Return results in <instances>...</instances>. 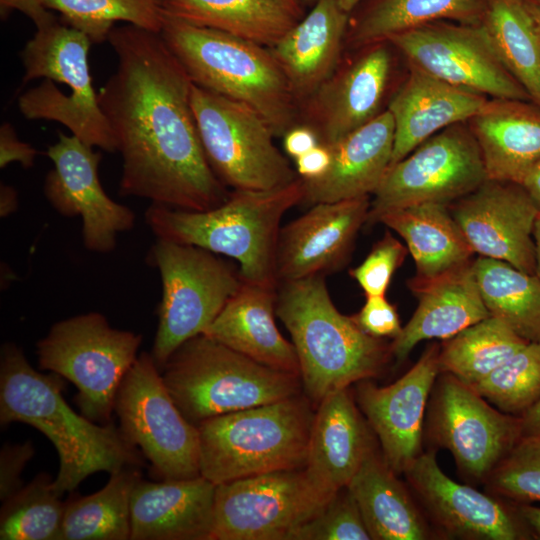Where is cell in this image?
I'll list each match as a JSON object with an SVG mask.
<instances>
[{
    "instance_id": "obj_4",
    "label": "cell",
    "mask_w": 540,
    "mask_h": 540,
    "mask_svg": "<svg viewBox=\"0 0 540 540\" xmlns=\"http://www.w3.org/2000/svg\"><path fill=\"white\" fill-rule=\"evenodd\" d=\"M304 182L269 190H233L204 211L151 204L145 220L157 239L197 246L236 260L243 281L278 287L275 255L283 215L303 202Z\"/></svg>"
},
{
    "instance_id": "obj_22",
    "label": "cell",
    "mask_w": 540,
    "mask_h": 540,
    "mask_svg": "<svg viewBox=\"0 0 540 540\" xmlns=\"http://www.w3.org/2000/svg\"><path fill=\"white\" fill-rule=\"evenodd\" d=\"M370 205V196L316 203L282 227L275 255L277 283L325 275L341 267L367 222Z\"/></svg>"
},
{
    "instance_id": "obj_7",
    "label": "cell",
    "mask_w": 540,
    "mask_h": 540,
    "mask_svg": "<svg viewBox=\"0 0 540 540\" xmlns=\"http://www.w3.org/2000/svg\"><path fill=\"white\" fill-rule=\"evenodd\" d=\"M313 418L299 394L202 421L200 475L218 485L303 467Z\"/></svg>"
},
{
    "instance_id": "obj_10",
    "label": "cell",
    "mask_w": 540,
    "mask_h": 540,
    "mask_svg": "<svg viewBox=\"0 0 540 540\" xmlns=\"http://www.w3.org/2000/svg\"><path fill=\"white\" fill-rule=\"evenodd\" d=\"M140 334L113 328L106 317L89 312L55 323L38 341L39 367L66 378L78 389L81 413L108 423L119 386L137 359Z\"/></svg>"
},
{
    "instance_id": "obj_41",
    "label": "cell",
    "mask_w": 540,
    "mask_h": 540,
    "mask_svg": "<svg viewBox=\"0 0 540 540\" xmlns=\"http://www.w3.org/2000/svg\"><path fill=\"white\" fill-rule=\"evenodd\" d=\"M471 387L498 410L522 417L540 402V343H527Z\"/></svg>"
},
{
    "instance_id": "obj_52",
    "label": "cell",
    "mask_w": 540,
    "mask_h": 540,
    "mask_svg": "<svg viewBox=\"0 0 540 540\" xmlns=\"http://www.w3.org/2000/svg\"><path fill=\"white\" fill-rule=\"evenodd\" d=\"M517 508L535 539H540V507L530 504H517Z\"/></svg>"
},
{
    "instance_id": "obj_27",
    "label": "cell",
    "mask_w": 540,
    "mask_h": 540,
    "mask_svg": "<svg viewBox=\"0 0 540 540\" xmlns=\"http://www.w3.org/2000/svg\"><path fill=\"white\" fill-rule=\"evenodd\" d=\"M349 19L337 0H318L270 47L299 107L340 64Z\"/></svg>"
},
{
    "instance_id": "obj_16",
    "label": "cell",
    "mask_w": 540,
    "mask_h": 540,
    "mask_svg": "<svg viewBox=\"0 0 540 540\" xmlns=\"http://www.w3.org/2000/svg\"><path fill=\"white\" fill-rule=\"evenodd\" d=\"M408 64L489 99L530 101L498 56L481 23L440 20L387 40Z\"/></svg>"
},
{
    "instance_id": "obj_26",
    "label": "cell",
    "mask_w": 540,
    "mask_h": 540,
    "mask_svg": "<svg viewBox=\"0 0 540 540\" xmlns=\"http://www.w3.org/2000/svg\"><path fill=\"white\" fill-rule=\"evenodd\" d=\"M407 77L387 105L394 121L391 165L432 135L468 122L489 98L456 87L408 64Z\"/></svg>"
},
{
    "instance_id": "obj_54",
    "label": "cell",
    "mask_w": 540,
    "mask_h": 540,
    "mask_svg": "<svg viewBox=\"0 0 540 540\" xmlns=\"http://www.w3.org/2000/svg\"><path fill=\"white\" fill-rule=\"evenodd\" d=\"M17 194L8 185H1L0 189V215L6 217L12 214L17 208Z\"/></svg>"
},
{
    "instance_id": "obj_1",
    "label": "cell",
    "mask_w": 540,
    "mask_h": 540,
    "mask_svg": "<svg viewBox=\"0 0 540 540\" xmlns=\"http://www.w3.org/2000/svg\"><path fill=\"white\" fill-rule=\"evenodd\" d=\"M107 40L118 64L97 96L122 157L120 194L190 211L223 203L230 192L206 158L193 82L161 34L128 24Z\"/></svg>"
},
{
    "instance_id": "obj_45",
    "label": "cell",
    "mask_w": 540,
    "mask_h": 540,
    "mask_svg": "<svg viewBox=\"0 0 540 540\" xmlns=\"http://www.w3.org/2000/svg\"><path fill=\"white\" fill-rule=\"evenodd\" d=\"M352 317L363 331L376 338L395 339L403 328L396 308L385 295L366 296L364 305Z\"/></svg>"
},
{
    "instance_id": "obj_32",
    "label": "cell",
    "mask_w": 540,
    "mask_h": 540,
    "mask_svg": "<svg viewBox=\"0 0 540 540\" xmlns=\"http://www.w3.org/2000/svg\"><path fill=\"white\" fill-rule=\"evenodd\" d=\"M164 15L274 46L304 17L297 0H163Z\"/></svg>"
},
{
    "instance_id": "obj_50",
    "label": "cell",
    "mask_w": 540,
    "mask_h": 540,
    "mask_svg": "<svg viewBox=\"0 0 540 540\" xmlns=\"http://www.w3.org/2000/svg\"><path fill=\"white\" fill-rule=\"evenodd\" d=\"M1 14L4 15L10 10H18L29 17L36 28L45 27L57 19L44 6L43 0H0Z\"/></svg>"
},
{
    "instance_id": "obj_8",
    "label": "cell",
    "mask_w": 540,
    "mask_h": 540,
    "mask_svg": "<svg viewBox=\"0 0 540 540\" xmlns=\"http://www.w3.org/2000/svg\"><path fill=\"white\" fill-rule=\"evenodd\" d=\"M91 40L57 20L38 28L21 53L23 84L45 80L18 99L27 119L57 121L91 147L116 151L115 141L99 106L88 65Z\"/></svg>"
},
{
    "instance_id": "obj_23",
    "label": "cell",
    "mask_w": 540,
    "mask_h": 540,
    "mask_svg": "<svg viewBox=\"0 0 540 540\" xmlns=\"http://www.w3.org/2000/svg\"><path fill=\"white\" fill-rule=\"evenodd\" d=\"M373 449L366 423L348 388L340 389L318 403L303 470L313 488L329 501L347 487Z\"/></svg>"
},
{
    "instance_id": "obj_42",
    "label": "cell",
    "mask_w": 540,
    "mask_h": 540,
    "mask_svg": "<svg viewBox=\"0 0 540 540\" xmlns=\"http://www.w3.org/2000/svg\"><path fill=\"white\" fill-rule=\"evenodd\" d=\"M489 493L515 504L540 501V435H525L485 480Z\"/></svg>"
},
{
    "instance_id": "obj_44",
    "label": "cell",
    "mask_w": 540,
    "mask_h": 540,
    "mask_svg": "<svg viewBox=\"0 0 540 540\" xmlns=\"http://www.w3.org/2000/svg\"><path fill=\"white\" fill-rule=\"evenodd\" d=\"M406 254L407 247L386 232L362 263L349 272L350 276L366 296L385 295L394 272L403 263Z\"/></svg>"
},
{
    "instance_id": "obj_24",
    "label": "cell",
    "mask_w": 540,
    "mask_h": 540,
    "mask_svg": "<svg viewBox=\"0 0 540 540\" xmlns=\"http://www.w3.org/2000/svg\"><path fill=\"white\" fill-rule=\"evenodd\" d=\"M408 287L418 306L401 333L390 344L397 364L428 339H449L490 317L473 268V260L432 278L413 277Z\"/></svg>"
},
{
    "instance_id": "obj_19",
    "label": "cell",
    "mask_w": 540,
    "mask_h": 540,
    "mask_svg": "<svg viewBox=\"0 0 540 540\" xmlns=\"http://www.w3.org/2000/svg\"><path fill=\"white\" fill-rule=\"evenodd\" d=\"M392 44L360 48L299 107V123L311 127L320 143L332 145L384 110L394 68Z\"/></svg>"
},
{
    "instance_id": "obj_49",
    "label": "cell",
    "mask_w": 540,
    "mask_h": 540,
    "mask_svg": "<svg viewBox=\"0 0 540 540\" xmlns=\"http://www.w3.org/2000/svg\"><path fill=\"white\" fill-rule=\"evenodd\" d=\"M282 137L286 154L294 160L320 144L316 132L303 123L294 125Z\"/></svg>"
},
{
    "instance_id": "obj_53",
    "label": "cell",
    "mask_w": 540,
    "mask_h": 540,
    "mask_svg": "<svg viewBox=\"0 0 540 540\" xmlns=\"http://www.w3.org/2000/svg\"><path fill=\"white\" fill-rule=\"evenodd\" d=\"M540 435V402L522 416V436Z\"/></svg>"
},
{
    "instance_id": "obj_13",
    "label": "cell",
    "mask_w": 540,
    "mask_h": 540,
    "mask_svg": "<svg viewBox=\"0 0 540 540\" xmlns=\"http://www.w3.org/2000/svg\"><path fill=\"white\" fill-rule=\"evenodd\" d=\"M486 180L481 151L468 123L451 125L389 167L373 193L366 224L413 204L449 205Z\"/></svg>"
},
{
    "instance_id": "obj_29",
    "label": "cell",
    "mask_w": 540,
    "mask_h": 540,
    "mask_svg": "<svg viewBox=\"0 0 540 540\" xmlns=\"http://www.w3.org/2000/svg\"><path fill=\"white\" fill-rule=\"evenodd\" d=\"M277 288L242 281L203 334L276 370L300 377L293 344L278 330Z\"/></svg>"
},
{
    "instance_id": "obj_43",
    "label": "cell",
    "mask_w": 540,
    "mask_h": 540,
    "mask_svg": "<svg viewBox=\"0 0 540 540\" xmlns=\"http://www.w3.org/2000/svg\"><path fill=\"white\" fill-rule=\"evenodd\" d=\"M359 507L345 487L292 534L290 540H370Z\"/></svg>"
},
{
    "instance_id": "obj_57",
    "label": "cell",
    "mask_w": 540,
    "mask_h": 540,
    "mask_svg": "<svg viewBox=\"0 0 540 540\" xmlns=\"http://www.w3.org/2000/svg\"><path fill=\"white\" fill-rule=\"evenodd\" d=\"M339 5L348 13H351L362 0H337Z\"/></svg>"
},
{
    "instance_id": "obj_20",
    "label": "cell",
    "mask_w": 540,
    "mask_h": 540,
    "mask_svg": "<svg viewBox=\"0 0 540 540\" xmlns=\"http://www.w3.org/2000/svg\"><path fill=\"white\" fill-rule=\"evenodd\" d=\"M448 207L474 253L535 274L539 209L522 185L487 179Z\"/></svg>"
},
{
    "instance_id": "obj_40",
    "label": "cell",
    "mask_w": 540,
    "mask_h": 540,
    "mask_svg": "<svg viewBox=\"0 0 540 540\" xmlns=\"http://www.w3.org/2000/svg\"><path fill=\"white\" fill-rule=\"evenodd\" d=\"M43 4L60 12L63 23L83 32L92 44L107 40L117 21L155 33L164 23L159 0H43Z\"/></svg>"
},
{
    "instance_id": "obj_31",
    "label": "cell",
    "mask_w": 540,
    "mask_h": 540,
    "mask_svg": "<svg viewBox=\"0 0 540 540\" xmlns=\"http://www.w3.org/2000/svg\"><path fill=\"white\" fill-rule=\"evenodd\" d=\"M346 488L359 507L371 539L432 538L433 533L415 499L374 449Z\"/></svg>"
},
{
    "instance_id": "obj_38",
    "label": "cell",
    "mask_w": 540,
    "mask_h": 540,
    "mask_svg": "<svg viewBox=\"0 0 540 540\" xmlns=\"http://www.w3.org/2000/svg\"><path fill=\"white\" fill-rule=\"evenodd\" d=\"M527 343L502 321L490 316L447 339L439 350V370L473 386Z\"/></svg>"
},
{
    "instance_id": "obj_30",
    "label": "cell",
    "mask_w": 540,
    "mask_h": 540,
    "mask_svg": "<svg viewBox=\"0 0 540 540\" xmlns=\"http://www.w3.org/2000/svg\"><path fill=\"white\" fill-rule=\"evenodd\" d=\"M467 123L487 179L521 185L540 160V107L530 101L488 99Z\"/></svg>"
},
{
    "instance_id": "obj_2",
    "label": "cell",
    "mask_w": 540,
    "mask_h": 540,
    "mask_svg": "<svg viewBox=\"0 0 540 540\" xmlns=\"http://www.w3.org/2000/svg\"><path fill=\"white\" fill-rule=\"evenodd\" d=\"M58 375H44L14 343H5L0 359V424L21 422L41 431L59 456L52 484L63 495L89 475L140 467L143 460L111 421L103 425L77 414L62 396Z\"/></svg>"
},
{
    "instance_id": "obj_36",
    "label": "cell",
    "mask_w": 540,
    "mask_h": 540,
    "mask_svg": "<svg viewBox=\"0 0 540 540\" xmlns=\"http://www.w3.org/2000/svg\"><path fill=\"white\" fill-rule=\"evenodd\" d=\"M473 268L490 315L527 342L540 343V278L482 256Z\"/></svg>"
},
{
    "instance_id": "obj_48",
    "label": "cell",
    "mask_w": 540,
    "mask_h": 540,
    "mask_svg": "<svg viewBox=\"0 0 540 540\" xmlns=\"http://www.w3.org/2000/svg\"><path fill=\"white\" fill-rule=\"evenodd\" d=\"M332 161L328 145L318 144L316 147L295 159V170L304 180L321 178L328 171Z\"/></svg>"
},
{
    "instance_id": "obj_25",
    "label": "cell",
    "mask_w": 540,
    "mask_h": 540,
    "mask_svg": "<svg viewBox=\"0 0 540 540\" xmlns=\"http://www.w3.org/2000/svg\"><path fill=\"white\" fill-rule=\"evenodd\" d=\"M216 485L189 479L140 480L131 496V540H210Z\"/></svg>"
},
{
    "instance_id": "obj_14",
    "label": "cell",
    "mask_w": 540,
    "mask_h": 540,
    "mask_svg": "<svg viewBox=\"0 0 540 540\" xmlns=\"http://www.w3.org/2000/svg\"><path fill=\"white\" fill-rule=\"evenodd\" d=\"M327 502L303 469L221 483L215 489L210 540H290Z\"/></svg>"
},
{
    "instance_id": "obj_37",
    "label": "cell",
    "mask_w": 540,
    "mask_h": 540,
    "mask_svg": "<svg viewBox=\"0 0 540 540\" xmlns=\"http://www.w3.org/2000/svg\"><path fill=\"white\" fill-rule=\"evenodd\" d=\"M140 480L139 467L123 468L101 490L67 502L58 540L130 539L131 496Z\"/></svg>"
},
{
    "instance_id": "obj_33",
    "label": "cell",
    "mask_w": 540,
    "mask_h": 540,
    "mask_svg": "<svg viewBox=\"0 0 540 540\" xmlns=\"http://www.w3.org/2000/svg\"><path fill=\"white\" fill-rule=\"evenodd\" d=\"M406 242L416 277L432 278L470 262L473 250L448 205L424 202L384 213L380 219Z\"/></svg>"
},
{
    "instance_id": "obj_56",
    "label": "cell",
    "mask_w": 540,
    "mask_h": 540,
    "mask_svg": "<svg viewBox=\"0 0 540 540\" xmlns=\"http://www.w3.org/2000/svg\"><path fill=\"white\" fill-rule=\"evenodd\" d=\"M525 4L540 33V0H525Z\"/></svg>"
},
{
    "instance_id": "obj_18",
    "label": "cell",
    "mask_w": 540,
    "mask_h": 540,
    "mask_svg": "<svg viewBox=\"0 0 540 540\" xmlns=\"http://www.w3.org/2000/svg\"><path fill=\"white\" fill-rule=\"evenodd\" d=\"M425 517L446 536L468 540H530L517 504L449 478L436 451L423 452L404 473Z\"/></svg>"
},
{
    "instance_id": "obj_46",
    "label": "cell",
    "mask_w": 540,
    "mask_h": 540,
    "mask_svg": "<svg viewBox=\"0 0 540 540\" xmlns=\"http://www.w3.org/2000/svg\"><path fill=\"white\" fill-rule=\"evenodd\" d=\"M31 441L22 444H6L0 452V499L6 500L23 485L21 474L34 455Z\"/></svg>"
},
{
    "instance_id": "obj_47",
    "label": "cell",
    "mask_w": 540,
    "mask_h": 540,
    "mask_svg": "<svg viewBox=\"0 0 540 540\" xmlns=\"http://www.w3.org/2000/svg\"><path fill=\"white\" fill-rule=\"evenodd\" d=\"M37 150L18 139L13 126L3 123L0 128V167L11 162H19L24 168L33 166Z\"/></svg>"
},
{
    "instance_id": "obj_12",
    "label": "cell",
    "mask_w": 540,
    "mask_h": 540,
    "mask_svg": "<svg viewBox=\"0 0 540 540\" xmlns=\"http://www.w3.org/2000/svg\"><path fill=\"white\" fill-rule=\"evenodd\" d=\"M120 429L163 480L200 475L198 427L178 409L151 353H141L114 400Z\"/></svg>"
},
{
    "instance_id": "obj_51",
    "label": "cell",
    "mask_w": 540,
    "mask_h": 540,
    "mask_svg": "<svg viewBox=\"0 0 540 540\" xmlns=\"http://www.w3.org/2000/svg\"><path fill=\"white\" fill-rule=\"evenodd\" d=\"M521 185L540 211V160L529 170Z\"/></svg>"
},
{
    "instance_id": "obj_15",
    "label": "cell",
    "mask_w": 540,
    "mask_h": 540,
    "mask_svg": "<svg viewBox=\"0 0 540 540\" xmlns=\"http://www.w3.org/2000/svg\"><path fill=\"white\" fill-rule=\"evenodd\" d=\"M433 388L426 434L452 454L460 471L485 482L522 437V417L493 408L471 386L440 373Z\"/></svg>"
},
{
    "instance_id": "obj_3",
    "label": "cell",
    "mask_w": 540,
    "mask_h": 540,
    "mask_svg": "<svg viewBox=\"0 0 540 540\" xmlns=\"http://www.w3.org/2000/svg\"><path fill=\"white\" fill-rule=\"evenodd\" d=\"M275 312L291 335L307 396L327 395L375 377L392 356L390 345L341 314L324 275L278 284Z\"/></svg>"
},
{
    "instance_id": "obj_21",
    "label": "cell",
    "mask_w": 540,
    "mask_h": 540,
    "mask_svg": "<svg viewBox=\"0 0 540 540\" xmlns=\"http://www.w3.org/2000/svg\"><path fill=\"white\" fill-rule=\"evenodd\" d=\"M439 346L427 347L416 364L394 383L379 387L358 382L356 399L378 437L382 456L404 474L423 453V420L433 385L440 374Z\"/></svg>"
},
{
    "instance_id": "obj_9",
    "label": "cell",
    "mask_w": 540,
    "mask_h": 540,
    "mask_svg": "<svg viewBox=\"0 0 540 540\" xmlns=\"http://www.w3.org/2000/svg\"><path fill=\"white\" fill-rule=\"evenodd\" d=\"M147 261L162 283L151 352L160 370L183 343L205 332L243 280L220 255L193 245L157 239Z\"/></svg>"
},
{
    "instance_id": "obj_35",
    "label": "cell",
    "mask_w": 540,
    "mask_h": 540,
    "mask_svg": "<svg viewBox=\"0 0 540 540\" xmlns=\"http://www.w3.org/2000/svg\"><path fill=\"white\" fill-rule=\"evenodd\" d=\"M480 23L506 69L540 107V33L525 0H486Z\"/></svg>"
},
{
    "instance_id": "obj_58",
    "label": "cell",
    "mask_w": 540,
    "mask_h": 540,
    "mask_svg": "<svg viewBox=\"0 0 540 540\" xmlns=\"http://www.w3.org/2000/svg\"><path fill=\"white\" fill-rule=\"evenodd\" d=\"M303 7H312L318 0H297Z\"/></svg>"
},
{
    "instance_id": "obj_39",
    "label": "cell",
    "mask_w": 540,
    "mask_h": 540,
    "mask_svg": "<svg viewBox=\"0 0 540 540\" xmlns=\"http://www.w3.org/2000/svg\"><path fill=\"white\" fill-rule=\"evenodd\" d=\"M46 473L2 501L1 540H58L66 503Z\"/></svg>"
},
{
    "instance_id": "obj_55",
    "label": "cell",
    "mask_w": 540,
    "mask_h": 540,
    "mask_svg": "<svg viewBox=\"0 0 540 540\" xmlns=\"http://www.w3.org/2000/svg\"><path fill=\"white\" fill-rule=\"evenodd\" d=\"M533 240L535 245V274L540 278V211L535 219L533 227Z\"/></svg>"
},
{
    "instance_id": "obj_34",
    "label": "cell",
    "mask_w": 540,
    "mask_h": 540,
    "mask_svg": "<svg viewBox=\"0 0 540 540\" xmlns=\"http://www.w3.org/2000/svg\"><path fill=\"white\" fill-rule=\"evenodd\" d=\"M486 0H367L350 16L345 46L358 50L434 21L481 22Z\"/></svg>"
},
{
    "instance_id": "obj_6",
    "label": "cell",
    "mask_w": 540,
    "mask_h": 540,
    "mask_svg": "<svg viewBox=\"0 0 540 540\" xmlns=\"http://www.w3.org/2000/svg\"><path fill=\"white\" fill-rule=\"evenodd\" d=\"M163 382L192 424L300 394L299 376L276 370L205 335L183 343L160 369Z\"/></svg>"
},
{
    "instance_id": "obj_17",
    "label": "cell",
    "mask_w": 540,
    "mask_h": 540,
    "mask_svg": "<svg viewBox=\"0 0 540 540\" xmlns=\"http://www.w3.org/2000/svg\"><path fill=\"white\" fill-rule=\"evenodd\" d=\"M47 155L54 165L44 180L48 202L63 216L81 218L86 249L114 250L117 236L134 227L135 214L104 191L98 176L101 154L78 137L58 132Z\"/></svg>"
},
{
    "instance_id": "obj_11",
    "label": "cell",
    "mask_w": 540,
    "mask_h": 540,
    "mask_svg": "<svg viewBox=\"0 0 540 540\" xmlns=\"http://www.w3.org/2000/svg\"><path fill=\"white\" fill-rule=\"evenodd\" d=\"M191 105L206 158L225 186L269 190L299 177L257 111L194 83Z\"/></svg>"
},
{
    "instance_id": "obj_5",
    "label": "cell",
    "mask_w": 540,
    "mask_h": 540,
    "mask_svg": "<svg viewBox=\"0 0 540 540\" xmlns=\"http://www.w3.org/2000/svg\"><path fill=\"white\" fill-rule=\"evenodd\" d=\"M160 34L194 84L248 105L275 137L299 123V105L270 48L166 15Z\"/></svg>"
},
{
    "instance_id": "obj_28",
    "label": "cell",
    "mask_w": 540,
    "mask_h": 540,
    "mask_svg": "<svg viewBox=\"0 0 540 540\" xmlns=\"http://www.w3.org/2000/svg\"><path fill=\"white\" fill-rule=\"evenodd\" d=\"M328 146L331 165L321 178L303 179V202L313 205L373 195L391 165L393 117L385 109L366 125Z\"/></svg>"
},
{
    "instance_id": "obj_59",
    "label": "cell",
    "mask_w": 540,
    "mask_h": 540,
    "mask_svg": "<svg viewBox=\"0 0 540 540\" xmlns=\"http://www.w3.org/2000/svg\"><path fill=\"white\" fill-rule=\"evenodd\" d=\"M160 2H162L163 0H159Z\"/></svg>"
}]
</instances>
